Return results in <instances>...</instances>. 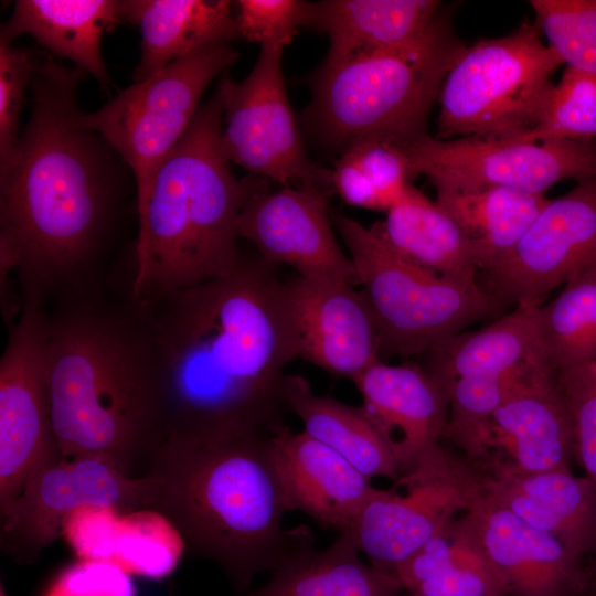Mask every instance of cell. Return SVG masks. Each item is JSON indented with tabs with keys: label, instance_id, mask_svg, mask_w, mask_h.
I'll list each match as a JSON object with an SVG mask.
<instances>
[{
	"label": "cell",
	"instance_id": "d6986e66",
	"mask_svg": "<svg viewBox=\"0 0 596 596\" xmlns=\"http://www.w3.org/2000/svg\"><path fill=\"white\" fill-rule=\"evenodd\" d=\"M352 382L362 395V408L392 450L401 476L443 448L448 398L425 366L377 360Z\"/></svg>",
	"mask_w": 596,
	"mask_h": 596
},
{
	"label": "cell",
	"instance_id": "74e56055",
	"mask_svg": "<svg viewBox=\"0 0 596 596\" xmlns=\"http://www.w3.org/2000/svg\"><path fill=\"white\" fill-rule=\"evenodd\" d=\"M238 36L251 42L288 45L304 26L309 2L301 0H238Z\"/></svg>",
	"mask_w": 596,
	"mask_h": 596
},
{
	"label": "cell",
	"instance_id": "7bdbcfd3",
	"mask_svg": "<svg viewBox=\"0 0 596 596\" xmlns=\"http://www.w3.org/2000/svg\"><path fill=\"white\" fill-rule=\"evenodd\" d=\"M585 587H588L589 596H596V566L593 573L588 574Z\"/></svg>",
	"mask_w": 596,
	"mask_h": 596
},
{
	"label": "cell",
	"instance_id": "ba28073f",
	"mask_svg": "<svg viewBox=\"0 0 596 596\" xmlns=\"http://www.w3.org/2000/svg\"><path fill=\"white\" fill-rule=\"evenodd\" d=\"M563 64L529 20L508 35L466 45L438 94L436 138L512 140L532 130Z\"/></svg>",
	"mask_w": 596,
	"mask_h": 596
},
{
	"label": "cell",
	"instance_id": "ab89813d",
	"mask_svg": "<svg viewBox=\"0 0 596 596\" xmlns=\"http://www.w3.org/2000/svg\"><path fill=\"white\" fill-rule=\"evenodd\" d=\"M408 593L424 596H508L478 539L462 560Z\"/></svg>",
	"mask_w": 596,
	"mask_h": 596
},
{
	"label": "cell",
	"instance_id": "d590c367",
	"mask_svg": "<svg viewBox=\"0 0 596 596\" xmlns=\"http://www.w3.org/2000/svg\"><path fill=\"white\" fill-rule=\"evenodd\" d=\"M555 374L571 417L575 458L596 490V361Z\"/></svg>",
	"mask_w": 596,
	"mask_h": 596
},
{
	"label": "cell",
	"instance_id": "5bb4252c",
	"mask_svg": "<svg viewBox=\"0 0 596 596\" xmlns=\"http://www.w3.org/2000/svg\"><path fill=\"white\" fill-rule=\"evenodd\" d=\"M472 464L441 448L395 485L379 489L350 531L375 568L393 575L396 566L444 530L468 507Z\"/></svg>",
	"mask_w": 596,
	"mask_h": 596
},
{
	"label": "cell",
	"instance_id": "7a4b0ae2",
	"mask_svg": "<svg viewBox=\"0 0 596 596\" xmlns=\"http://www.w3.org/2000/svg\"><path fill=\"white\" fill-rule=\"evenodd\" d=\"M147 310L161 364L164 437L274 436L285 426L283 381L300 358V341L277 266L243 254L230 274Z\"/></svg>",
	"mask_w": 596,
	"mask_h": 596
},
{
	"label": "cell",
	"instance_id": "8fae6325",
	"mask_svg": "<svg viewBox=\"0 0 596 596\" xmlns=\"http://www.w3.org/2000/svg\"><path fill=\"white\" fill-rule=\"evenodd\" d=\"M404 150L411 180L426 177L436 193L503 187L544 194L561 181L596 177V141L441 140L426 134Z\"/></svg>",
	"mask_w": 596,
	"mask_h": 596
},
{
	"label": "cell",
	"instance_id": "ffe728a7",
	"mask_svg": "<svg viewBox=\"0 0 596 596\" xmlns=\"http://www.w3.org/2000/svg\"><path fill=\"white\" fill-rule=\"evenodd\" d=\"M518 472L571 469L570 413L555 372L540 358L511 382L490 424V450Z\"/></svg>",
	"mask_w": 596,
	"mask_h": 596
},
{
	"label": "cell",
	"instance_id": "7402d4cb",
	"mask_svg": "<svg viewBox=\"0 0 596 596\" xmlns=\"http://www.w3.org/2000/svg\"><path fill=\"white\" fill-rule=\"evenodd\" d=\"M475 471L497 503L579 555H596V490L586 476L571 469L518 472L493 456Z\"/></svg>",
	"mask_w": 596,
	"mask_h": 596
},
{
	"label": "cell",
	"instance_id": "4dcf8cb0",
	"mask_svg": "<svg viewBox=\"0 0 596 596\" xmlns=\"http://www.w3.org/2000/svg\"><path fill=\"white\" fill-rule=\"evenodd\" d=\"M547 202L543 193L503 187L436 193V203L461 228L483 272L515 247Z\"/></svg>",
	"mask_w": 596,
	"mask_h": 596
},
{
	"label": "cell",
	"instance_id": "6da1fadb",
	"mask_svg": "<svg viewBox=\"0 0 596 596\" xmlns=\"http://www.w3.org/2000/svg\"><path fill=\"white\" fill-rule=\"evenodd\" d=\"M85 73L35 50L31 109L0 167V275L65 297L102 285L99 265L131 201L134 174L85 121Z\"/></svg>",
	"mask_w": 596,
	"mask_h": 596
},
{
	"label": "cell",
	"instance_id": "f35d334b",
	"mask_svg": "<svg viewBox=\"0 0 596 596\" xmlns=\"http://www.w3.org/2000/svg\"><path fill=\"white\" fill-rule=\"evenodd\" d=\"M342 152L350 155L364 172L385 212L412 184L408 158L401 147L379 139H361Z\"/></svg>",
	"mask_w": 596,
	"mask_h": 596
},
{
	"label": "cell",
	"instance_id": "52a82bcc",
	"mask_svg": "<svg viewBox=\"0 0 596 596\" xmlns=\"http://www.w3.org/2000/svg\"><path fill=\"white\" fill-rule=\"evenodd\" d=\"M339 232L366 295L380 339V359L427 353L500 305L478 284L424 269L395 253L370 227L336 211Z\"/></svg>",
	"mask_w": 596,
	"mask_h": 596
},
{
	"label": "cell",
	"instance_id": "4fadbf2b",
	"mask_svg": "<svg viewBox=\"0 0 596 596\" xmlns=\"http://www.w3.org/2000/svg\"><path fill=\"white\" fill-rule=\"evenodd\" d=\"M151 494L149 476H128L98 457H62L41 469L14 499L0 507L1 549L19 564H33L62 536L64 522L78 509H149Z\"/></svg>",
	"mask_w": 596,
	"mask_h": 596
},
{
	"label": "cell",
	"instance_id": "83f0119b",
	"mask_svg": "<svg viewBox=\"0 0 596 596\" xmlns=\"http://www.w3.org/2000/svg\"><path fill=\"white\" fill-rule=\"evenodd\" d=\"M370 228L395 253L439 276L478 284L472 246L458 224L412 183Z\"/></svg>",
	"mask_w": 596,
	"mask_h": 596
},
{
	"label": "cell",
	"instance_id": "f546056e",
	"mask_svg": "<svg viewBox=\"0 0 596 596\" xmlns=\"http://www.w3.org/2000/svg\"><path fill=\"white\" fill-rule=\"evenodd\" d=\"M283 390L288 411L300 419L304 432L340 454L370 479L400 478L392 450L362 406L315 394L309 381L300 374L286 373Z\"/></svg>",
	"mask_w": 596,
	"mask_h": 596
},
{
	"label": "cell",
	"instance_id": "9a60e30c",
	"mask_svg": "<svg viewBox=\"0 0 596 596\" xmlns=\"http://www.w3.org/2000/svg\"><path fill=\"white\" fill-rule=\"evenodd\" d=\"M596 268V177L549 199L515 247L485 270L499 304L541 305L546 295Z\"/></svg>",
	"mask_w": 596,
	"mask_h": 596
},
{
	"label": "cell",
	"instance_id": "3957f363",
	"mask_svg": "<svg viewBox=\"0 0 596 596\" xmlns=\"http://www.w3.org/2000/svg\"><path fill=\"white\" fill-rule=\"evenodd\" d=\"M47 315L45 379L63 458L93 456L143 476L164 437L161 364L149 312L103 287L61 298Z\"/></svg>",
	"mask_w": 596,
	"mask_h": 596
},
{
	"label": "cell",
	"instance_id": "ee69618b",
	"mask_svg": "<svg viewBox=\"0 0 596 596\" xmlns=\"http://www.w3.org/2000/svg\"><path fill=\"white\" fill-rule=\"evenodd\" d=\"M0 596H8L3 583H0Z\"/></svg>",
	"mask_w": 596,
	"mask_h": 596
},
{
	"label": "cell",
	"instance_id": "484cf974",
	"mask_svg": "<svg viewBox=\"0 0 596 596\" xmlns=\"http://www.w3.org/2000/svg\"><path fill=\"white\" fill-rule=\"evenodd\" d=\"M123 22L117 0H18L0 38L13 42L22 34L56 57L72 61L108 92L111 85L100 42L105 31Z\"/></svg>",
	"mask_w": 596,
	"mask_h": 596
},
{
	"label": "cell",
	"instance_id": "603a6c76",
	"mask_svg": "<svg viewBox=\"0 0 596 596\" xmlns=\"http://www.w3.org/2000/svg\"><path fill=\"white\" fill-rule=\"evenodd\" d=\"M62 536L83 561L156 578L168 575L185 550L178 530L150 509L84 507L66 519Z\"/></svg>",
	"mask_w": 596,
	"mask_h": 596
},
{
	"label": "cell",
	"instance_id": "5b68a950",
	"mask_svg": "<svg viewBox=\"0 0 596 596\" xmlns=\"http://www.w3.org/2000/svg\"><path fill=\"white\" fill-rule=\"evenodd\" d=\"M219 94L200 105L153 180L138 224L129 294L149 309L160 298L230 274L241 260L238 217L269 180L236 178L221 146Z\"/></svg>",
	"mask_w": 596,
	"mask_h": 596
},
{
	"label": "cell",
	"instance_id": "f6af8a7d",
	"mask_svg": "<svg viewBox=\"0 0 596 596\" xmlns=\"http://www.w3.org/2000/svg\"><path fill=\"white\" fill-rule=\"evenodd\" d=\"M406 596H424V595H418V594H413V593H408L407 592V595Z\"/></svg>",
	"mask_w": 596,
	"mask_h": 596
},
{
	"label": "cell",
	"instance_id": "d6a6232c",
	"mask_svg": "<svg viewBox=\"0 0 596 596\" xmlns=\"http://www.w3.org/2000/svg\"><path fill=\"white\" fill-rule=\"evenodd\" d=\"M528 365L504 376L459 379L444 387L448 398L444 438L464 450L467 460L478 464L489 459L493 413L513 379Z\"/></svg>",
	"mask_w": 596,
	"mask_h": 596
},
{
	"label": "cell",
	"instance_id": "8992f818",
	"mask_svg": "<svg viewBox=\"0 0 596 596\" xmlns=\"http://www.w3.org/2000/svg\"><path fill=\"white\" fill-rule=\"evenodd\" d=\"M465 46L450 29L448 13H440L407 44L320 66L305 124L324 147L341 152L361 139L405 149L427 134L433 103Z\"/></svg>",
	"mask_w": 596,
	"mask_h": 596
},
{
	"label": "cell",
	"instance_id": "836d02e7",
	"mask_svg": "<svg viewBox=\"0 0 596 596\" xmlns=\"http://www.w3.org/2000/svg\"><path fill=\"white\" fill-rule=\"evenodd\" d=\"M512 140L596 141V74L566 66L539 125Z\"/></svg>",
	"mask_w": 596,
	"mask_h": 596
},
{
	"label": "cell",
	"instance_id": "1f68e13d",
	"mask_svg": "<svg viewBox=\"0 0 596 596\" xmlns=\"http://www.w3.org/2000/svg\"><path fill=\"white\" fill-rule=\"evenodd\" d=\"M562 287L536 308L541 354L554 372L596 361V268Z\"/></svg>",
	"mask_w": 596,
	"mask_h": 596
},
{
	"label": "cell",
	"instance_id": "cb8c5ba5",
	"mask_svg": "<svg viewBox=\"0 0 596 596\" xmlns=\"http://www.w3.org/2000/svg\"><path fill=\"white\" fill-rule=\"evenodd\" d=\"M120 17L141 31L134 83L177 60L240 38L228 0H123Z\"/></svg>",
	"mask_w": 596,
	"mask_h": 596
},
{
	"label": "cell",
	"instance_id": "e0dca14e",
	"mask_svg": "<svg viewBox=\"0 0 596 596\" xmlns=\"http://www.w3.org/2000/svg\"><path fill=\"white\" fill-rule=\"evenodd\" d=\"M300 358L337 379L353 381L380 359L377 323L362 289L333 277L285 280Z\"/></svg>",
	"mask_w": 596,
	"mask_h": 596
},
{
	"label": "cell",
	"instance_id": "277c9868",
	"mask_svg": "<svg viewBox=\"0 0 596 596\" xmlns=\"http://www.w3.org/2000/svg\"><path fill=\"white\" fill-rule=\"evenodd\" d=\"M272 438L168 436L143 475L152 480L150 510L170 521L192 555L215 563L241 595L312 536L306 525L283 524L287 510Z\"/></svg>",
	"mask_w": 596,
	"mask_h": 596
},
{
	"label": "cell",
	"instance_id": "f1b7e54d",
	"mask_svg": "<svg viewBox=\"0 0 596 596\" xmlns=\"http://www.w3.org/2000/svg\"><path fill=\"white\" fill-rule=\"evenodd\" d=\"M538 306H515L486 327L453 336L426 353L425 368L445 387L459 379L504 376L543 358Z\"/></svg>",
	"mask_w": 596,
	"mask_h": 596
},
{
	"label": "cell",
	"instance_id": "4316f807",
	"mask_svg": "<svg viewBox=\"0 0 596 596\" xmlns=\"http://www.w3.org/2000/svg\"><path fill=\"white\" fill-rule=\"evenodd\" d=\"M313 536L298 545L260 587L242 596H400L397 579L360 557L350 531L338 533L324 550Z\"/></svg>",
	"mask_w": 596,
	"mask_h": 596
},
{
	"label": "cell",
	"instance_id": "60d3db41",
	"mask_svg": "<svg viewBox=\"0 0 596 596\" xmlns=\"http://www.w3.org/2000/svg\"><path fill=\"white\" fill-rule=\"evenodd\" d=\"M45 596H134V588L120 567L81 560L56 577Z\"/></svg>",
	"mask_w": 596,
	"mask_h": 596
},
{
	"label": "cell",
	"instance_id": "8d00e7d4",
	"mask_svg": "<svg viewBox=\"0 0 596 596\" xmlns=\"http://www.w3.org/2000/svg\"><path fill=\"white\" fill-rule=\"evenodd\" d=\"M35 50L0 38V167L11 158L20 137V111L30 87Z\"/></svg>",
	"mask_w": 596,
	"mask_h": 596
},
{
	"label": "cell",
	"instance_id": "44dd1931",
	"mask_svg": "<svg viewBox=\"0 0 596 596\" xmlns=\"http://www.w3.org/2000/svg\"><path fill=\"white\" fill-rule=\"evenodd\" d=\"M270 446L287 512H302L324 530H350L379 490L340 454L304 430L285 425Z\"/></svg>",
	"mask_w": 596,
	"mask_h": 596
},
{
	"label": "cell",
	"instance_id": "b9f144b4",
	"mask_svg": "<svg viewBox=\"0 0 596 596\" xmlns=\"http://www.w3.org/2000/svg\"><path fill=\"white\" fill-rule=\"evenodd\" d=\"M332 191L348 204L383 211L381 201L372 184L358 163L347 152H341L331 170Z\"/></svg>",
	"mask_w": 596,
	"mask_h": 596
},
{
	"label": "cell",
	"instance_id": "9c48e42d",
	"mask_svg": "<svg viewBox=\"0 0 596 596\" xmlns=\"http://www.w3.org/2000/svg\"><path fill=\"white\" fill-rule=\"evenodd\" d=\"M237 57L230 44L209 47L170 63L123 89L98 110L85 114L86 124L108 141L134 174L138 224L158 170L188 129L202 94Z\"/></svg>",
	"mask_w": 596,
	"mask_h": 596
},
{
	"label": "cell",
	"instance_id": "7c38bea8",
	"mask_svg": "<svg viewBox=\"0 0 596 596\" xmlns=\"http://www.w3.org/2000/svg\"><path fill=\"white\" fill-rule=\"evenodd\" d=\"M21 297L0 359V507L62 458L46 390L44 298L32 289L21 290Z\"/></svg>",
	"mask_w": 596,
	"mask_h": 596
},
{
	"label": "cell",
	"instance_id": "d4e9b609",
	"mask_svg": "<svg viewBox=\"0 0 596 596\" xmlns=\"http://www.w3.org/2000/svg\"><path fill=\"white\" fill-rule=\"evenodd\" d=\"M436 0H324L309 2L304 26L328 35L321 67L407 44L427 32L440 14Z\"/></svg>",
	"mask_w": 596,
	"mask_h": 596
},
{
	"label": "cell",
	"instance_id": "2e32d148",
	"mask_svg": "<svg viewBox=\"0 0 596 596\" xmlns=\"http://www.w3.org/2000/svg\"><path fill=\"white\" fill-rule=\"evenodd\" d=\"M237 232L277 267L287 265L300 276L333 277L355 285L351 259L332 231L328 195L318 190L262 189L244 205Z\"/></svg>",
	"mask_w": 596,
	"mask_h": 596
},
{
	"label": "cell",
	"instance_id": "30bf717a",
	"mask_svg": "<svg viewBox=\"0 0 596 596\" xmlns=\"http://www.w3.org/2000/svg\"><path fill=\"white\" fill-rule=\"evenodd\" d=\"M283 45H262L245 79L223 74L216 93L224 109L221 146L230 162L249 174L331 194V170L306 156L281 72Z\"/></svg>",
	"mask_w": 596,
	"mask_h": 596
},
{
	"label": "cell",
	"instance_id": "ac0fdd59",
	"mask_svg": "<svg viewBox=\"0 0 596 596\" xmlns=\"http://www.w3.org/2000/svg\"><path fill=\"white\" fill-rule=\"evenodd\" d=\"M465 515L508 596H576L588 574L583 556L497 503L478 485L475 466Z\"/></svg>",
	"mask_w": 596,
	"mask_h": 596
},
{
	"label": "cell",
	"instance_id": "e575fe53",
	"mask_svg": "<svg viewBox=\"0 0 596 596\" xmlns=\"http://www.w3.org/2000/svg\"><path fill=\"white\" fill-rule=\"evenodd\" d=\"M535 24L564 64L596 74V0H531Z\"/></svg>",
	"mask_w": 596,
	"mask_h": 596
}]
</instances>
